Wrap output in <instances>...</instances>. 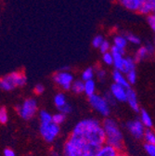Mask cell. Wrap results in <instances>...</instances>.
Masks as SVG:
<instances>
[{
	"label": "cell",
	"mask_w": 155,
	"mask_h": 156,
	"mask_svg": "<svg viewBox=\"0 0 155 156\" xmlns=\"http://www.w3.org/2000/svg\"><path fill=\"white\" fill-rule=\"evenodd\" d=\"M72 134L82 138L87 144L101 147L105 144V134L101 122L96 118H86L77 123Z\"/></svg>",
	"instance_id": "cell-1"
},
{
	"label": "cell",
	"mask_w": 155,
	"mask_h": 156,
	"mask_svg": "<svg viewBox=\"0 0 155 156\" xmlns=\"http://www.w3.org/2000/svg\"><path fill=\"white\" fill-rule=\"evenodd\" d=\"M105 134V144L110 145L121 152L125 147L123 132L114 119L106 117L101 123Z\"/></svg>",
	"instance_id": "cell-2"
},
{
	"label": "cell",
	"mask_w": 155,
	"mask_h": 156,
	"mask_svg": "<svg viewBox=\"0 0 155 156\" xmlns=\"http://www.w3.org/2000/svg\"><path fill=\"white\" fill-rule=\"evenodd\" d=\"M94 147L96 146L87 144L80 136L71 134L63 146L62 156H85L86 152Z\"/></svg>",
	"instance_id": "cell-3"
},
{
	"label": "cell",
	"mask_w": 155,
	"mask_h": 156,
	"mask_svg": "<svg viewBox=\"0 0 155 156\" xmlns=\"http://www.w3.org/2000/svg\"><path fill=\"white\" fill-rule=\"evenodd\" d=\"M27 83V77L23 72H12L0 78V89L12 91L16 87H23Z\"/></svg>",
	"instance_id": "cell-4"
},
{
	"label": "cell",
	"mask_w": 155,
	"mask_h": 156,
	"mask_svg": "<svg viewBox=\"0 0 155 156\" xmlns=\"http://www.w3.org/2000/svg\"><path fill=\"white\" fill-rule=\"evenodd\" d=\"M88 102L90 106L103 117H109L111 113V106L105 101L104 97L102 95L95 93L92 96L88 97Z\"/></svg>",
	"instance_id": "cell-5"
},
{
	"label": "cell",
	"mask_w": 155,
	"mask_h": 156,
	"mask_svg": "<svg viewBox=\"0 0 155 156\" xmlns=\"http://www.w3.org/2000/svg\"><path fill=\"white\" fill-rule=\"evenodd\" d=\"M39 132L43 140L48 143H52L58 138L61 133V126L54 124L53 122L49 123H40Z\"/></svg>",
	"instance_id": "cell-6"
},
{
	"label": "cell",
	"mask_w": 155,
	"mask_h": 156,
	"mask_svg": "<svg viewBox=\"0 0 155 156\" xmlns=\"http://www.w3.org/2000/svg\"><path fill=\"white\" fill-rule=\"evenodd\" d=\"M38 105L34 99L29 98L23 101V103L18 106V112L23 120H31L37 113Z\"/></svg>",
	"instance_id": "cell-7"
},
{
	"label": "cell",
	"mask_w": 155,
	"mask_h": 156,
	"mask_svg": "<svg viewBox=\"0 0 155 156\" xmlns=\"http://www.w3.org/2000/svg\"><path fill=\"white\" fill-rule=\"evenodd\" d=\"M53 80L62 89L67 91L71 89V85L74 79L72 73H70L67 69H63L54 74Z\"/></svg>",
	"instance_id": "cell-8"
},
{
	"label": "cell",
	"mask_w": 155,
	"mask_h": 156,
	"mask_svg": "<svg viewBox=\"0 0 155 156\" xmlns=\"http://www.w3.org/2000/svg\"><path fill=\"white\" fill-rule=\"evenodd\" d=\"M125 127L131 136L136 140H143V135L145 132V127L139 119H134L126 122Z\"/></svg>",
	"instance_id": "cell-9"
},
{
	"label": "cell",
	"mask_w": 155,
	"mask_h": 156,
	"mask_svg": "<svg viewBox=\"0 0 155 156\" xmlns=\"http://www.w3.org/2000/svg\"><path fill=\"white\" fill-rule=\"evenodd\" d=\"M154 53V46L150 42H147L144 46H140L137 52H136L133 58L136 62L146 61L149 58H150Z\"/></svg>",
	"instance_id": "cell-10"
},
{
	"label": "cell",
	"mask_w": 155,
	"mask_h": 156,
	"mask_svg": "<svg viewBox=\"0 0 155 156\" xmlns=\"http://www.w3.org/2000/svg\"><path fill=\"white\" fill-rule=\"evenodd\" d=\"M110 93L112 95L114 100L119 102H125L126 101V93L127 88L119 86L117 84H112L110 87Z\"/></svg>",
	"instance_id": "cell-11"
},
{
	"label": "cell",
	"mask_w": 155,
	"mask_h": 156,
	"mask_svg": "<svg viewBox=\"0 0 155 156\" xmlns=\"http://www.w3.org/2000/svg\"><path fill=\"white\" fill-rule=\"evenodd\" d=\"M128 105L130 106V108L136 112H139L140 110L139 107V99H138V95L137 92H136L132 87L127 88V93H126V101H125Z\"/></svg>",
	"instance_id": "cell-12"
},
{
	"label": "cell",
	"mask_w": 155,
	"mask_h": 156,
	"mask_svg": "<svg viewBox=\"0 0 155 156\" xmlns=\"http://www.w3.org/2000/svg\"><path fill=\"white\" fill-rule=\"evenodd\" d=\"M118 3L130 11H139V9L143 0H117Z\"/></svg>",
	"instance_id": "cell-13"
},
{
	"label": "cell",
	"mask_w": 155,
	"mask_h": 156,
	"mask_svg": "<svg viewBox=\"0 0 155 156\" xmlns=\"http://www.w3.org/2000/svg\"><path fill=\"white\" fill-rule=\"evenodd\" d=\"M111 78L113 80V83L114 84H117L119 86H122L125 88H129L131 87V86L128 84L126 78H125V75L124 73H122L120 71L118 70H114L111 73Z\"/></svg>",
	"instance_id": "cell-14"
},
{
	"label": "cell",
	"mask_w": 155,
	"mask_h": 156,
	"mask_svg": "<svg viewBox=\"0 0 155 156\" xmlns=\"http://www.w3.org/2000/svg\"><path fill=\"white\" fill-rule=\"evenodd\" d=\"M139 121L142 123L146 129H152L153 127V120L151 118L149 112L145 109L139 110Z\"/></svg>",
	"instance_id": "cell-15"
},
{
	"label": "cell",
	"mask_w": 155,
	"mask_h": 156,
	"mask_svg": "<svg viewBox=\"0 0 155 156\" xmlns=\"http://www.w3.org/2000/svg\"><path fill=\"white\" fill-rule=\"evenodd\" d=\"M154 10H155V0H143L138 12L143 15H150L151 13H154Z\"/></svg>",
	"instance_id": "cell-16"
},
{
	"label": "cell",
	"mask_w": 155,
	"mask_h": 156,
	"mask_svg": "<svg viewBox=\"0 0 155 156\" xmlns=\"http://www.w3.org/2000/svg\"><path fill=\"white\" fill-rule=\"evenodd\" d=\"M136 64L137 62H135V60L133 58V57H124V60L122 62V66L121 69L119 70L122 73L125 74L128 72L132 71V70H136Z\"/></svg>",
	"instance_id": "cell-17"
},
{
	"label": "cell",
	"mask_w": 155,
	"mask_h": 156,
	"mask_svg": "<svg viewBox=\"0 0 155 156\" xmlns=\"http://www.w3.org/2000/svg\"><path fill=\"white\" fill-rule=\"evenodd\" d=\"M119 151L113 147L104 144L97 151L95 156H118Z\"/></svg>",
	"instance_id": "cell-18"
},
{
	"label": "cell",
	"mask_w": 155,
	"mask_h": 156,
	"mask_svg": "<svg viewBox=\"0 0 155 156\" xmlns=\"http://www.w3.org/2000/svg\"><path fill=\"white\" fill-rule=\"evenodd\" d=\"M127 41L125 37L124 34H116L114 35L113 37V40H112V46L118 48L120 49H123V50H125L126 47H127Z\"/></svg>",
	"instance_id": "cell-19"
},
{
	"label": "cell",
	"mask_w": 155,
	"mask_h": 156,
	"mask_svg": "<svg viewBox=\"0 0 155 156\" xmlns=\"http://www.w3.org/2000/svg\"><path fill=\"white\" fill-rule=\"evenodd\" d=\"M96 88L97 87H96V82L94 79L84 82V93L87 97L94 95L96 93Z\"/></svg>",
	"instance_id": "cell-20"
},
{
	"label": "cell",
	"mask_w": 155,
	"mask_h": 156,
	"mask_svg": "<svg viewBox=\"0 0 155 156\" xmlns=\"http://www.w3.org/2000/svg\"><path fill=\"white\" fill-rule=\"evenodd\" d=\"M73 94L80 95L84 93V81L80 80H73V82L71 85V89Z\"/></svg>",
	"instance_id": "cell-21"
},
{
	"label": "cell",
	"mask_w": 155,
	"mask_h": 156,
	"mask_svg": "<svg viewBox=\"0 0 155 156\" xmlns=\"http://www.w3.org/2000/svg\"><path fill=\"white\" fill-rule=\"evenodd\" d=\"M94 77H95V69L93 67H88L82 72L81 80L86 82V81L94 79Z\"/></svg>",
	"instance_id": "cell-22"
},
{
	"label": "cell",
	"mask_w": 155,
	"mask_h": 156,
	"mask_svg": "<svg viewBox=\"0 0 155 156\" xmlns=\"http://www.w3.org/2000/svg\"><path fill=\"white\" fill-rule=\"evenodd\" d=\"M127 43H130L132 45H136V46H139L141 44V39L140 37H139L138 35H136L132 33H125L124 34Z\"/></svg>",
	"instance_id": "cell-23"
},
{
	"label": "cell",
	"mask_w": 155,
	"mask_h": 156,
	"mask_svg": "<svg viewBox=\"0 0 155 156\" xmlns=\"http://www.w3.org/2000/svg\"><path fill=\"white\" fill-rule=\"evenodd\" d=\"M66 102H67L66 97L62 92L58 93V94L55 95V97H54V104L58 109H59L60 107H62V106H63Z\"/></svg>",
	"instance_id": "cell-24"
},
{
	"label": "cell",
	"mask_w": 155,
	"mask_h": 156,
	"mask_svg": "<svg viewBox=\"0 0 155 156\" xmlns=\"http://www.w3.org/2000/svg\"><path fill=\"white\" fill-rule=\"evenodd\" d=\"M143 139L146 141V143L155 144V134L152 131V129H145Z\"/></svg>",
	"instance_id": "cell-25"
},
{
	"label": "cell",
	"mask_w": 155,
	"mask_h": 156,
	"mask_svg": "<svg viewBox=\"0 0 155 156\" xmlns=\"http://www.w3.org/2000/svg\"><path fill=\"white\" fill-rule=\"evenodd\" d=\"M125 78L128 82V84L130 86L132 85H135L137 83V80H138V74H137V71L136 70H132L130 72H128L127 73L125 74Z\"/></svg>",
	"instance_id": "cell-26"
},
{
	"label": "cell",
	"mask_w": 155,
	"mask_h": 156,
	"mask_svg": "<svg viewBox=\"0 0 155 156\" xmlns=\"http://www.w3.org/2000/svg\"><path fill=\"white\" fill-rule=\"evenodd\" d=\"M66 120V115L62 112H57L52 115V122L58 126L62 125Z\"/></svg>",
	"instance_id": "cell-27"
},
{
	"label": "cell",
	"mask_w": 155,
	"mask_h": 156,
	"mask_svg": "<svg viewBox=\"0 0 155 156\" xmlns=\"http://www.w3.org/2000/svg\"><path fill=\"white\" fill-rule=\"evenodd\" d=\"M39 120H40V123L52 122V115L46 110H42L39 112Z\"/></svg>",
	"instance_id": "cell-28"
},
{
	"label": "cell",
	"mask_w": 155,
	"mask_h": 156,
	"mask_svg": "<svg viewBox=\"0 0 155 156\" xmlns=\"http://www.w3.org/2000/svg\"><path fill=\"white\" fill-rule=\"evenodd\" d=\"M95 76L97 77V79H98L100 82H104L106 77H107V72L102 68L96 69L95 70Z\"/></svg>",
	"instance_id": "cell-29"
},
{
	"label": "cell",
	"mask_w": 155,
	"mask_h": 156,
	"mask_svg": "<svg viewBox=\"0 0 155 156\" xmlns=\"http://www.w3.org/2000/svg\"><path fill=\"white\" fill-rule=\"evenodd\" d=\"M9 122V112L5 107H0V124L5 125Z\"/></svg>",
	"instance_id": "cell-30"
},
{
	"label": "cell",
	"mask_w": 155,
	"mask_h": 156,
	"mask_svg": "<svg viewBox=\"0 0 155 156\" xmlns=\"http://www.w3.org/2000/svg\"><path fill=\"white\" fill-rule=\"evenodd\" d=\"M102 62H103L104 64H106L108 66H111L112 65L113 58H112V55H111V53L110 51L102 54Z\"/></svg>",
	"instance_id": "cell-31"
},
{
	"label": "cell",
	"mask_w": 155,
	"mask_h": 156,
	"mask_svg": "<svg viewBox=\"0 0 155 156\" xmlns=\"http://www.w3.org/2000/svg\"><path fill=\"white\" fill-rule=\"evenodd\" d=\"M144 150L146 153L148 154V156H155V144L145 143Z\"/></svg>",
	"instance_id": "cell-32"
},
{
	"label": "cell",
	"mask_w": 155,
	"mask_h": 156,
	"mask_svg": "<svg viewBox=\"0 0 155 156\" xmlns=\"http://www.w3.org/2000/svg\"><path fill=\"white\" fill-rule=\"evenodd\" d=\"M111 43H110L108 40H106V39H104V40L102 41V43L100 44V46L99 49H100V51L103 54V53L109 52V51H110V49H111Z\"/></svg>",
	"instance_id": "cell-33"
},
{
	"label": "cell",
	"mask_w": 155,
	"mask_h": 156,
	"mask_svg": "<svg viewBox=\"0 0 155 156\" xmlns=\"http://www.w3.org/2000/svg\"><path fill=\"white\" fill-rule=\"evenodd\" d=\"M104 40V38L102 35L100 34H98V35H96L94 38H93V40H92V46L95 48H99L100 44L102 43V41Z\"/></svg>",
	"instance_id": "cell-34"
},
{
	"label": "cell",
	"mask_w": 155,
	"mask_h": 156,
	"mask_svg": "<svg viewBox=\"0 0 155 156\" xmlns=\"http://www.w3.org/2000/svg\"><path fill=\"white\" fill-rule=\"evenodd\" d=\"M58 110L60 111V112H62V113H63V114L67 115V114H70V113L72 112V105H71V104H69L68 102H66L63 106L60 107Z\"/></svg>",
	"instance_id": "cell-35"
},
{
	"label": "cell",
	"mask_w": 155,
	"mask_h": 156,
	"mask_svg": "<svg viewBox=\"0 0 155 156\" xmlns=\"http://www.w3.org/2000/svg\"><path fill=\"white\" fill-rule=\"evenodd\" d=\"M147 23L150 28L152 31H155V14L154 13L147 15Z\"/></svg>",
	"instance_id": "cell-36"
},
{
	"label": "cell",
	"mask_w": 155,
	"mask_h": 156,
	"mask_svg": "<svg viewBox=\"0 0 155 156\" xmlns=\"http://www.w3.org/2000/svg\"><path fill=\"white\" fill-rule=\"evenodd\" d=\"M104 99H105V101L108 102V104L110 105V106H114L115 104H116V101L115 100H114V98L112 97V95L110 93V91H108V92H106L105 94H104Z\"/></svg>",
	"instance_id": "cell-37"
},
{
	"label": "cell",
	"mask_w": 155,
	"mask_h": 156,
	"mask_svg": "<svg viewBox=\"0 0 155 156\" xmlns=\"http://www.w3.org/2000/svg\"><path fill=\"white\" fill-rule=\"evenodd\" d=\"M33 91L36 95H42L44 92H45V87L42 85V84H37L34 88H33Z\"/></svg>",
	"instance_id": "cell-38"
},
{
	"label": "cell",
	"mask_w": 155,
	"mask_h": 156,
	"mask_svg": "<svg viewBox=\"0 0 155 156\" xmlns=\"http://www.w3.org/2000/svg\"><path fill=\"white\" fill-rule=\"evenodd\" d=\"M4 156H16V153L13 150L9 148H6L4 150Z\"/></svg>",
	"instance_id": "cell-39"
},
{
	"label": "cell",
	"mask_w": 155,
	"mask_h": 156,
	"mask_svg": "<svg viewBox=\"0 0 155 156\" xmlns=\"http://www.w3.org/2000/svg\"><path fill=\"white\" fill-rule=\"evenodd\" d=\"M49 156H62L59 151H52L49 154Z\"/></svg>",
	"instance_id": "cell-40"
},
{
	"label": "cell",
	"mask_w": 155,
	"mask_h": 156,
	"mask_svg": "<svg viewBox=\"0 0 155 156\" xmlns=\"http://www.w3.org/2000/svg\"><path fill=\"white\" fill-rule=\"evenodd\" d=\"M118 156H128V154L125 153V152H119Z\"/></svg>",
	"instance_id": "cell-41"
}]
</instances>
